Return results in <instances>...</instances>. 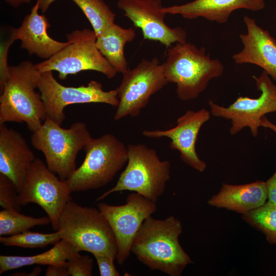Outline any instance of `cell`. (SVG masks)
I'll return each mask as SVG.
<instances>
[{
  "label": "cell",
  "mask_w": 276,
  "mask_h": 276,
  "mask_svg": "<svg viewBox=\"0 0 276 276\" xmlns=\"http://www.w3.org/2000/svg\"><path fill=\"white\" fill-rule=\"evenodd\" d=\"M38 89L47 117L60 125L65 118L64 108L69 105L100 103L117 107L119 104L116 89L104 91L102 84L94 80L86 86H65L56 80L52 71L41 73Z\"/></svg>",
  "instance_id": "cell-12"
},
{
  "label": "cell",
  "mask_w": 276,
  "mask_h": 276,
  "mask_svg": "<svg viewBox=\"0 0 276 276\" xmlns=\"http://www.w3.org/2000/svg\"><path fill=\"white\" fill-rule=\"evenodd\" d=\"M67 268L71 276H90L93 260L89 256L81 255L79 253L68 260Z\"/></svg>",
  "instance_id": "cell-29"
},
{
  "label": "cell",
  "mask_w": 276,
  "mask_h": 276,
  "mask_svg": "<svg viewBox=\"0 0 276 276\" xmlns=\"http://www.w3.org/2000/svg\"><path fill=\"white\" fill-rule=\"evenodd\" d=\"M55 174L41 159L36 158L18 193V199L21 206L29 203L39 205L57 231L64 208L72 198L67 180L58 178Z\"/></svg>",
  "instance_id": "cell-9"
},
{
  "label": "cell",
  "mask_w": 276,
  "mask_h": 276,
  "mask_svg": "<svg viewBox=\"0 0 276 276\" xmlns=\"http://www.w3.org/2000/svg\"><path fill=\"white\" fill-rule=\"evenodd\" d=\"M36 158L19 132L0 124V173L13 182L18 193Z\"/></svg>",
  "instance_id": "cell-17"
},
{
  "label": "cell",
  "mask_w": 276,
  "mask_h": 276,
  "mask_svg": "<svg viewBox=\"0 0 276 276\" xmlns=\"http://www.w3.org/2000/svg\"><path fill=\"white\" fill-rule=\"evenodd\" d=\"M61 239L58 231L52 233H41L28 230L8 237L1 236L0 242L5 246L33 248L54 245Z\"/></svg>",
  "instance_id": "cell-26"
},
{
  "label": "cell",
  "mask_w": 276,
  "mask_h": 276,
  "mask_svg": "<svg viewBox=\"0 0 276 276\" xmlns=\"http://www.w3.org/2000/svg\"><path fill=\"white\" fill-rule=\"evenodd\" d=\"M15 30L10 26L1 28L0 42V91H2L9 77L10 66L8 64L9 49L16 40Z\"/></svg>",
  "instance_id": "cell-27"
},
{
  "label": "cell",
  "mask_w": 276,
  "mask_h": 276,
  "mask_svg": "<svg viewBox=\"0 0 276 276\" xmlns=\"http://www.w3.org/2000/svg\"><path fill=\"white\" fill-rule=\"evenodd\" d=\"M92 138L85 123L77 122L69 128L47 118L33 132V146L43 154L48 168L62 180H67L76 169L78 153Z\"/></svg>",
  "instance_id": "cell-6"
},
{
  "label": "cell",
  "mask_w": 276,
  "mask_h": 276,
  "mask_svg": "<svg viewBox=\"0 0 276 276\" xmlns=\"http://www.w3.org/2000/svg\"><path fill=\"white\" fill-rule=\"evenodd\" d=\"M265 7V0H194L183 5L164 7L163 11L167 14H179L187 19L201 17L224 24L235 10L244 9L258 11Z\"/></svg>",
  "instance_id": "cell-19"
},
{
  "label": "cell",
  "mask_w": 276,
  "mask_h": 276,
  "mask_svg": "<svg viewBox=\"0 0 276 276\" xmlns=\"http://www.w3.org/2000/svg\"><path fill=\"white\" fill-rule=\"evenodd\" d=\"M182 231L180 221L173 216L164 219L145 220L132 243L131 252L152 270L170 276H180L193 263L179 242Z\"/></svg>",
  "instance_id": "cell-1"
},
{
  "label": "cell",
  "mask_w": 276,
  "mask_h": 276,
  "mask_svg": "<svg viewBox=\"0 0 276 276\" xmlns=\"http://www.w3.org/2000/svg\"><path fill=\"white\" fill-rule=\"evenodd\" d=\"M97 206L113 232L118 248L116 259L122 265L130 256L133 240L143 223L157 211L156 202L133 192L127 196L124 204L100 202Z\"/></svg>",
  "instance_id": "cell-13"
},
{
  "label": "cell",
  "mask_w": 276,
  "mask_h": 276,
  "mask_svg": "<svg viewBox=\"0 0 276 276\" xmlns=\"http://www.w3.org/2000/svg\"><path fill=\"white\" fill-rule=\"evenodd\" d=\"M55 1L56 0H37L36 2L38 4L39 10L42 13H44Z\"/></svg>",
  "instance_id": "cell-34"
},
{
  "label": "cell",
  "mask_w": 276,
  "mask_h": 276,
  "mask_svg": "<svg viewBox=\"0 0 276 276\" xmlns=\"http://www.w3.org/2000/svg\"><path fill=\"white\" fill-rule=\"evenodd\" d=\"M260 125V126L272 130L276 134V124L270 121L265 116L261 119Z\"/></svg>",
  "instance_id": "cell-33"
},
{
  "label": "cell",
  "mask_w": 276,
  "mask_h": 276,
  "mask_svg": "<svg viewBox=\"0 0 276 276\" xmlns=\"http://www.w3.org/2000/svg\"><path fill=\"white\" fill-rule=\"evenodd\" d=\"M243 21L247 33L239 35L243 48L233 55V60L236 64H255L276 81V40L255 19L245 16Z\"/></svg>",
  "instance_id": "cell-16"
},
{
  "label": "cell",
  "mask_w": 276,
  "mask_h": 276,
  "mask_svg": "<svg viewBox=\"0 0 276 276\" xmlns=\"http://www.w3.org/2000/svg\"><path fill=\"white\" fill-rule=\"evenodd\" d=\"M41 268L40 266H36L33 268L31 272H16L13 273L12 275L36 276L39 275L41 273Z\"/></svg>",
  "instance_id": "cell-35"
},
{
  "label": "cell",
  "mask_w": 276,
  "mask_h": 276,
  "mask_svg": "<svg viewBox=\"0 0 276 276\" xmlns=\"http://www.w3.org/2000/svg\"><path fill=\"white\" fill-rule=\"evenodd\" d=\"M61 239L78 251L116 259L117 245L113 232L98 209L81 206L73 200L65 205L59 220Z\"/></svg>",
  "instance_id": "cell-4"
},
{
  "label": "cell",
  "mask_w": 276,
  "mask_h": 276,
  "mask_svg": "<svg viewBox=\"0 0 276 276\" xmlns=\"http://www.w3.org/2000/svg\"><path fill=\"white\" fill-rule=\"evenodd\" d=\"M267 198L266 184L263 181L241 185L223 183L219 193L212 196L208 203L243 214L262 206Z\"/></svg>",
  "instance_id": "cell-20"
},
{
  "label": "cell",
  "mask_w": 276,
  "mask_h": 276,
  "mask_svg": "<svg viewBox=\"0 0 276 276\" xmlns=\"http://www.w3.org/2000/svg\"><path fill=\"white\" fill-rule=\"evenodd\" d=\"M80 253L68 241L61 239L49 250L31 256H0V274L25 266L32 265H66L71 258Z\"/></svg>",
  "instance_id": "cell-22"
},
{
  "label": "cell",
  "mask_w": 276,
  "mask_h": 276,
  "mask_svg": "<svg viewBox=\"0 0 276 276\" xmlns=\"http://www.w3.org/2000/svg\"><path fill=\"white\" fill-rule=\"evenodd\" d=\"M14 8H17L24 4L30 3L31 0H3Z\"/></svg>",
  "instance_id": "cell-36"
},
{
  "label": "cell",
  "mask_w": 276,
  "mask_h": 276,
  "mask_svg": "<svg viewBox=\"0 0 276 276\" xmlns=\"http://www.w3.org/2000/svg\"><path fill=\"white\" fill-rule=\"evenodd\" d=\"M38 3L27 15L20 26L15 30L16 40L21 41L20 47L30 55L47 60L65 47L68 42H60L51 37L48 33L50 27L47 18L39 13Z\"/></svg>",
  "instance_id": "cell-18"
},
{
  "label": "cell",
  "mask_w": 276,
  "mask_h": 276,
  "mask_svg": "<svg viewBox=\"0 0 276 276\" xmlns=\"http://www.w3.org/2000/svg\"><path fill=\"white\" fill-rule=\"evenodd\" d=\"M162 63L168 83L176 85L178 98L182 101L197 98L210 81L221 76L224 66L217 59H212L204 47L191 42H178L169 48Z\"/></svg>",
  "instance_id": "cell-2"
},
{
  "label": "cell",
  "mask_w": 276,
  "mask_h": 276,
  "mask_svg": "<svg viewBox=\"0 0 276 276\" xmlns=\"http://www.w3.org/2000/svg\"><path fill=\"white\" fill-rule=\"evenodd\" d=\"M127 149L125 169L116 185L99 196L97 201L114 192L129 191L156 202L165 193L170 179V162L160 160L154 149L144 144H130Z\"/></svg>",
  "instance_id": "cell-5"
},
{
  "label": "cell",
  "mask_w": 276,
  "mask_h": 276,
  "mask_svg": "<svg viewBox=\"0 0 276 276\" xmlns=\"http://www.w3.org/2000/svg\"><path fill=\"white\" fill-rule=\"evenodd\" d=\"M242 218L263 232L269 242L276 244V205L265 202L262 206L243 214Z\"/></svg>",
  "instance_id": "cell-25"
},
{
  "label": "cell",
  "mask_w": 276,
  "mask_h": 276,
  "mask_svg": "<svg viewBox=\"0 0 276 276\" xmlns=\"http://www.w3.org/2000/svg\"><path fill=\"white\" fill-rule=\"evenodd\" d=\"M18 193L13 182L0 173V205L3 209L20 211Z\"/></svg>",
  "instance_id": "cell-28"
},
{
  "label": "cell",
  "mask_w": 276,
  "mask_h": 276,
  "mask_svg": "<svg viewBox=\"0 0 276 276\" xmlns=\"http://www.w3.org/2000/svg\"><path fill=\"white\" fill-rule=\"evenodd\" d=\"M81 10L97 37L114 23L116 14L104 0H71Z\"/></svg>",
  "instance_id": "cell-24"
},
{
  "label": "cell",
  "mask_w": 276,
  "mask_h": 276,
  "mask_svg": "<svg viewBox=\"0 0 276 276\" xmlns=\"http://www.w3.org/2000/svg\"><path fill=\"white\" fill-rule=\"evenodd\" d=\"M94 256L96 260L101 276L120 275L114 266L113 258L101 254H95Z\"/></svg>",
  "instance_id": "cell-30"
},
{
  "label": "cell",
  "mask_w": 276,
  "mask_h": 276,
  "mask_svg": "<svg viewBox=\"0 0 276 276\" xmlns=\"http://www.w3.org/2000/svg\"><path fill=\"white\" fill-rule=\"evenodd\" d=\"M51 223L49 217H33L19 211L3 209L0 212V235L12 236L28 231L35 226Z\"/></svg>",
  "instance_id": "cell-23"
},
{
  "label": "cell",
  "mask_w": 276,
  "mask_h": 276,
  "mask_svg": "<svg viewBox=\"0 0 276 276\" xmlns=\"http://www.w3.org/2000/svg\"><path fill=\"white\" fill-rule=\"evenodd\" d=\"M257 88L261 91L257 98L239 97L228 107L208 101L211 114L230 120L229 132L235 135L245 127L249 128L256 137L260 127V120L267 113L276 111V85L269 75L263 71L259 77L253 76Z\"/></svg>",
  "instance_id": "cell-11"
},
{
  "label": "cell",
  "mask_w": 276,
  "mask_h": 276,
  "mask_svg": "<svg viewBox=\"0 0 276 276\" xmlns=\"http://www.w3.org/2000/svg\"><path fill=\"white\" fill-rule=\"evenodd\" d=\"M168 84L162 63L157 58L143 59L136 67L123 74L116 88L119 104L113 119L138 116L148 103L151 97Z\"/></svg>",
  "instance_id": "cell-10"
},
{
  "label": "cell",
  "mask_w": 276,
  "mask_h": 276,
  "mask_svg": "<svg viewBox=\"0 0 276 276\" xmlns=\"http://www.w3.org/2000/svg\"><path fill=\"white\" fill-rule=\"evenodd\" d=\"M118 8L135 27L141 29L146 40L158 41L167 48L187 41V33L180 27L171 28L165 21L162 0H118Z\"/></svg>",
  "instance_id": "cell-14"
},
{
  "label": "cell",
  "mask_w": 276,
  "mask_h": 276,
  "mask_svg": "<svg viewBox=\"0 0 276 276\" xmlns=\"http://www.w3.org/2000/svg\"><path fill=\"white\" fill-rule=\"evenodd\" d=\"M46 276H70L66 265H51L48 266Z\"/></svg>",
  "instance_id": "cell-32"
},
{
  "label": "cell",
  "mask_w": 276,
  "mask_h": 276,
  "mask_svg": "<svg viewBox=\"0 0 276 276\" xmlns=\"http://www.w3.org/2000/svg\"><path fill=\"white\" fill-rule=\"evenodd\" d=\"M211 114L204 108L196 111L188 110L177 119L175 127L167 130H145L142 134L148 138H169L170 148L180 153L181 159L202 172L206 168V164L198 156L196 144L201 127L210 120Z\"/></svg>",
  "instance_id": "cell-15"
},
{
  "label": "cell",
  "mask_w": 276,
  "mask_h": 276,
  "mask_svg": "<svg viewBox=\"0 0 276 276\" xmlns=\"http://www.w3.org/2000/svg\"><path fill=\"white\" fill-rule=\"evenodd\" d=\"M135 36L133 28H124L113 23L97 37L98 50L118 73L123 74L129 69L124 48Z\"/></svg>",
  "instance_id": "cell-21"
},
{
  "label": "cell",
  "mask_w": 276,
  "mask_h": 276,
  "mask_svg": "<svg viewBox=\"0 0 276 276\" xmlns=\"http://www.w3.org/2000/svg\"><path fill=\"white\" fill-rule=\"evenodd\" d=\"M83 149L86 154L83 163L66 180L72 193L105 186L128 160L127 147L110 133L92 137Z\"/></svg>",
  "instance_id": "cell-7"
},
{
  "label": "cell",
  "mask_w": 276,
  "mask_h": 276,
  "mask_svg": "<svg viewBox=\"0 0 276 276\" xmlns=\"http://www.w3.org/2000/svg\"><path fill=\"white\" fill-rule=\"evenodd\" d=\"M66 37L68 44L65 47L49 59L35 64L39 72L55 71L61 80L87 70L100 72L109 79L116 76L118 72L96 45L97 36L93 30H75Z\"/></svg>",
  "instance_id": "cell-8"
},
{
  "label": "cell",
  "mask_w": 276,
  "mask_h": 276,
  "mask_svg": "<svg viewBox=\"0 0 276 276\" xmlns=\"http://www.w3.org/2000/svg\"><path fill=\"white\" fill-rule=\"evenodd\" d=\"M268 203L276 205V171L265 182Z\"/></svg>",
  "instance_id": "cell-31"
},
{
  "label": "cell",
  "mask_w": 276,
  "mask_h": 276,
  "mask_svg": "<svg viewBox=\"0 0 276 276\" xmlns=\"http://www.w3.org/2000/svg\"><path fill=\"white\" fill-rule=\"evenodd\" d=\"M41 73L29 61L10 66L9 77L0 96V124L25 123L32 132L47 118L38 88Z\"/></svg>",
  "instance_id": "cell-3"
}]
</instances>
